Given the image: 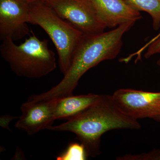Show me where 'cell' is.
I'll use <instances>...</instances> for the list:
<instances>
[{
    "label": "cell",
    "instance_id": "cell-1",
    "mask_svg": "<svg viewBox=\"0 0 160 160\" xmlns=\"http://www.w3.org/2000/svg\"><path fill=\"white\" fill-rule=\"evenodd\" d=\"M134 23H124L106 32L84 35L75 52L71 66L62 81L48 91L30 96L29 99H57L73 95L79 81L86 72L101 62L114 59L118 55L123 46V35Z\"/></svg>",
    "mask_w": 160,
    "mask_h": 160
},
{
    "label": "cell",
    "instance_id": "cell-2",
    "mask_svg": "<svg viewBox=\"0 0 160 160\" xmlns=\"http://www.w3.org/2000/svg\"><path fill=\"white\" fill-rule=\"evenodd\" d=\"M138 120L123 113L112 95L100 94L91 106L65 122L50 126L48 130L72 132L85 147L88 157L101 154V138L107 132L118 129L140 130Z\"/></svg>",
    "mask_w": 160,
    "mask_h": 160
},
{
    "label": "cell",
    "instance_id": "cell-3",
    "mask_svg": "<svg viewBox=\"0 0 160 160\" xmlns=\"http://www.w3.org/2000/svg\"><path fill=\"white\" fill-rule=\"evenodd\" d=\"M31 32L32 35L20 45L10 39L3 40L0 52L18 76L38 78L56 69V58L54 52L49 49L48 40H40Z\"/></svg>",
    "mask_w": 160,
    "mask_h": 160
},
{
    "label": "cell",
    "instance_id": "cell-4",
    "mask_svg": "<svg viewBox=\"0 0 160 160\" xmlns=\"http://www.w3.org/2000/svg\"><path fill=\"white\" fill-rule=\"evenodd\" d=\"M29 23L40 26L48 35L57 51L60 70L66 74L84 35L62 18L44 0L30 2Z\"/></svg>",
    "mask_w": 160,
    "mask_h": 160
},
{
    "label": "cell",
    "instance_id": "cell-5",
    "mask_svg": "<svg viewBox=\"0 0 160 160\" xmlns=\"http://www.w3.org/2000/svg\"><path fill=\"white\" fill-rule=\"evenodd\" d=\"M63 19L84 35L104 32L102 22L89 0H44Z\"/></svg>",
    "mask_w": 160,
    "mask_h": 160
},
{
    "label": "cell",
    "instance_id": "cell-6",
    "mask_svg": "<svg viewBox=\"0 0 160 160\" xmlns=\"http://www.w3.org/2000/svg\"><path fill=\"white\" fill-rule=\"evenodd\" d=\"M112 97L119 109L128 116L160 122V92L120 89Z\"/></svg>",
    "mask_w": 160,
    "mask_h": 160
},
{
    "label": "cell",
    "instance_id": "cell-7",
    "mask_svg": "<svg viewBox=\"0 0 160 160\" xmlns=\"http://www.w3.org/2000/svg\"><path fill=\"white\" fill-rule=\"evenodd\" d=\"M29 0H0V40L22 39L29 35Z\"/></svg>",
    "mask_w": 160,
    "mask_h": 160
},
{
    "label": "cell",
    "instance_id": "cell-8",
    "mask_svg": "<svg viewBox=\"0 0 160 160\" xmlns=\"http://www.w3.org/2000/svg\"><path fill=\"white\" fill-rule=\"evenodd\" d=\"M56 99L41 101L27 100L21 106L22 114L18 118L15 127L32 135L48 129L55 121Z\"/></svg>",
    "mask_w": 160,
    "mask_h": 160
},
{
    "label": "cell",
    "instance_id": "cell-9",
    "mask_svg": "<svg viewBox=\"0 0 160 160\" xmlns=\"http://www.w3.org/2000/svg\"><path fill=\"white\" fill-rule=\"evenodd\" d=\"M98 17L106 28H115L127 22L135 23L142 18L139 11L125 0H89Z\"/></svg>",
    "mask_w": 160,
    "mask_h": 160
},
{
    "label": "cell",
    "instance_id": "cell-10",
    "mask_svg": "<svg viewBox=\"0 0 160 160\" xmlns=\"http://www.w3.org/2000/svg\"><path fill=\"white\" fill-rule=\"evenodd\" d=\"M100 94L89 93L73 95L56 99L55 120H68L92 105L99 98Z\"/></svg>",
    "mask_w": 160,
    "mask_h": 160
},
{
    "label": "cell",
    "instance_id": "cell-11",
    "mask_svg": "<svg viewBox=\"0 0 160 160\" xmlns=\"http://www.w3.org/2000/svg\"><path fill=\"white\" fill-rule=\"evenodd\" d=\"M138 11L149 13L152 20V27L155 30L160 28V0H125Z\"/></svg>",
    "mask_w": 160,
    "mask_h": 160
},
{
    "label": "cell",
    "instance_id": "cell-12",
    "mask_svg": "<svg viewBox=\"0 0 160 160\" xmlns=\"http://www.w3.org/2000/svg\"><path fill=\"white\" fill-rule=\"evenodd\" d=\"M88 157L85 147L81 143H70L66 151L57 157L58 160H85Z\"/></svg>",
    "mask_w": 160,
    "mask_h": 160
},
{
    "label": "cell",
    "instance_id": "cell-13",
    "mask_svg": "<svg viewBox=\"0 0 160 160\" xmlns=\"http://www.w3.org/2000/svg\"><path fill=\"white\" fill-rule=\"evenodd\" d=\"M117 160H160V148L155 149L148 152L140 154H127L118 156Z\"/></svg>",
    "mask_w": 160,
    "mask_h": 160
},
{
    "label": "cell",
    "instance_id": "cell-14",
    "mask_svg": "<svg viewBox=\"0 0 160 160\" xmlns=\"http://www.w3.org/2000/svg\"><path fill=\"white\" fill-rule=\"evenodd\" d=\"M149 51L152 55L160 53V37L149 45Z\"/></svg>",
    "mask_w": 160,
    "mask_h": 160
},
{
    "label": "cell",
    "instance_id": "cell-15",
    "mask_svg": "<svg viewBox=\"0 0 160 160\" xmlns=\"http://www.w3.org/2000/svg\"><path fill=\"white\" fill-rule=\"evenodd\" d=\"M160 37V32H159V33H158V34L155 37H154L152 39L150 40V41H151V42H154V41H155V40L157 39L158 38H159Z\"/></svg>",
    "mask_w": 160,
    "mask_h": 160
},
{
    "label": "cell",
    "instance_id": "cell-16",
    "mask_svg": "<svg viewBox=\"0 0 160 160\" xmlns=\"http://www.w3.org/2000/svg\"><path fill=\"white\" fill-rule=\"evenodd\" d=\"M157 64L158 66H160V59L158 60L157 62Z\"/></svg>",
    "mask_w": 160,
    "mask_h": 160
},
{
    "label": "cell",
    "instance_id": "cell-17",
    "mask_svg": "<svg viewBox=\"0 0 160 160\" xmlns=\"http://www.w3.org/2000/svg\"><path fill=\"white\" fill-rule=\"evenodd\" d=\"M29 1H35V0H29Z\"/></svg>",
    "mask_w": 160,
    "mask_h": 160
}]
</instances>
